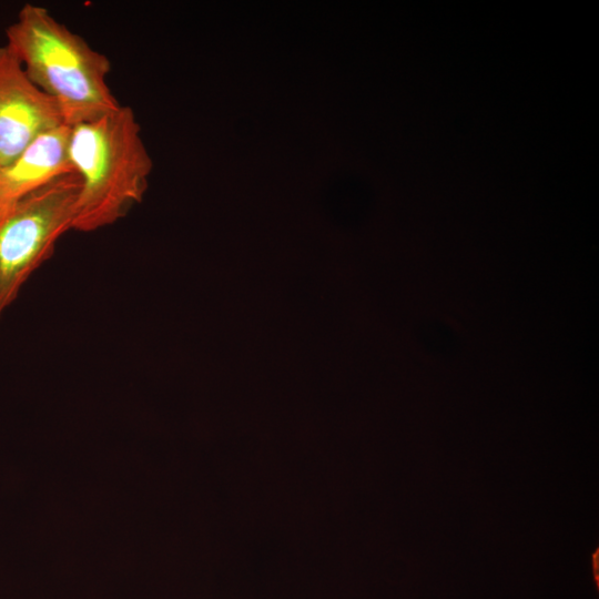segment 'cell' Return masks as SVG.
Segmentation results:
<instances>
[{"label": "cell", "mask_w": 599, "mask_h": 599, "mask_svg": "<svg viewBox=\"0 0 599 599\" xmlns=\"http://www.w3.org/2000/svg\"><path fill=\"white\" fill-rule=\"evenodd\" d=\"M6 38L28 78L57 102L64 124L94 121L122 105L106 81L109 58L47 8L23 4Z\"/></svg>", "instance_id": "cell-1"}, {"label": "cell", "mask_w": 599, "mask_h": 599, "mask_svg": "<svg viewBox=\"0 0 599 599\" xmlns=\"http://www.w3.org/2000/svg\"><path fill=\"white\" fill-rule=\"evenodd\" d=\"M67 153L80 179L73 230L112 225L142 202L153 162L131 106L70 126Z\"/></svg>", "instance_id": "cell-2"}, {"label": "cell", "mask_w": 599, "mask_h": 599, "mask_svg": "<svg viewBox=\"0 0 599 599\" xmlns=\"http://www.w3.org/2000/svg\"><path fill=\"white\" fill-rule=\"evenodd\" d=\"M80 179L59 175L20 200L0 220V318L29 277L73 230Z\"/></svg>", "instance_id": "cell-3"}, {"label": "cell", "mask_w": 599, "mask_h": 599, "mask_svg": "<svg viewBox=\"0 0 599 599\" xmlns=\"http://www.w3.org/2000/svg\"><path fill=\"white\" fill-rule=\"evenodd\" d=\"M62 124L57 102L28 78L16 53L0 45V167Z\"/></svg>", "instance_id": "cell-4"}, {"label": "cell", "mask_w": 599, "mask_h": 599, "mask_svg": "<svg viewBox=\"0 0 599 599\" xmlns=\"http://www.w3.org/2000/svg\"><path fill=\"white\" fill-rule=\"evenodd\" d=\"M70 126L62 124L34 140L0 167V220L23 197L59 175L74 172L67 153Z\"/></svg>", "instance_id": "cell-5"}]
</instances>
